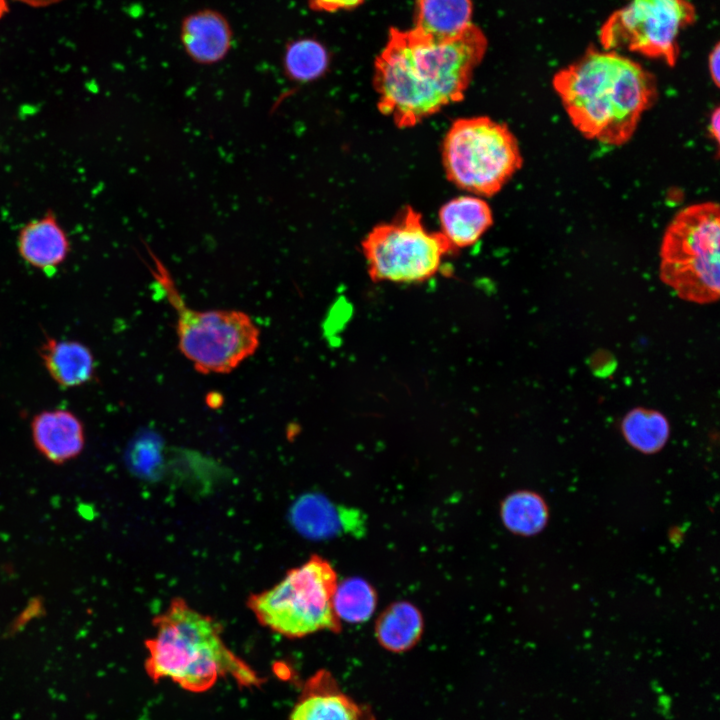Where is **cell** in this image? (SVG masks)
<instances>
[{"mask_svg": "<svg viewBox=\"0 0 720 720\" xmlns=\"http://www.w3.org/2000/svg\"><path fill=\"white\" fill-rule=\"evenodd\" d=\"M488 47L470 24L455 37L437 40L415 28H391L374 63L378 109L399 128H410L461 101Z\"/></svg>", "mask_w": 720, "mask_h": 720, "instance_id": "1", "label": "cell"}, {"mask_svg": "<svg viewBox=\"0 0 720 720\" xmlns=\"http://www.w3.org/2000/svg\"><path fill=\"white\" fill-rule=\"evenodd\" d=\"M552 85L573 126L606 145L627 143L658 96L657 80L638 62L594 46L554 74Z\"/></svg>", "mask_w": 720, "mask_h": 720, "instance_id": "2", "label": "cell"}, {"mask_svg": "<svg viewBox=\"0 0 720 720\" xmlns=\"http://www.w3.org/2000/svg\"><path fill=\"white\" fill-rule=\"evenodd\" d=\"M155 634L146 641L145 670L153 681L169 679L191 692L210 689L219 677L231 676L241 686L262 679L225 644L219 624L210 616L175 599L154 619Z\"/></svg>", "mask_w": 720, "mask_h": 720, "instance_id": "3", "label": "cell"}, {"mask_svg": "<svg viewBox=\"0 0 720 720\" xmlns=\"http://www.w3.org/2000/svg\"><path fill=\"white\" fill-rule=\"evenodd\" d=\"M720 208L700 202L681 209L660 246V279L683 300L709 304L720 295Z\"/></svg>", "mask_w": 720, "mask_h": 720, "instance_id": "4", "label": "cell"}, {"mask_svg": "<svg viewBox=\"0 0 720 720\" xmlns=\"http://www.w3.org/2000/svg\"><path fill=\"white\" fill-rule=\"evenodd\" d=\"M151 269L177 311L178 346L201 373H228L255 353L260 332L253 320L237 310L198 311L189 308L161 261L149 251Z\"/></svg>", "mask_w": 720, "mask_h": 720, "instance_id": "5", "label": "cell"}, {"mask_svg": "<svg viewBox=\"0 0 720 720\" xmlns=\"http://www.w3.org/2000/svg\"><path fill=\"white\" fill-rule=\"evenodd\" d=\"M337 583L331 564L314 555L270 589L253 595L248 604L263 626L288 638L339 632L341 621L333 606Z\"/></svg>", "mask_w": 720, "mask_h": 720, "instance_id": "6", "label": "cell"}, {"mask_svg": "<svg viewBox=\"0 0 720 720\" xmlns=\"http://www.w3.org/2000/svg\"><path fill=\"white\" fill-rule=\"evenodd\" d=\"M447 179L474 195L498 193L521 168L519 143L505 123L488 116L455 120L442 143Z\"/></svg>", "mask_w": 720, "mask_h": 720, "instance_id": "7", "label": "cell"}, {"mask_svg": "<svg viewBox=\"0 0 720 720\" xmlns=\"http://www.w3.org/2000/svg\"><path fill=\"white\" fill-rule=\"evenodd\" d=\"M361 245L374 281L402 284L432 278L455 250L440 231H429L421 214L410 206L392 222L375 226Z\"/></svg>", "mask_w": 720, "mask_h": 720, "instance_id": "8", "label": "cell"}, {"mask_svg": "<svg viewBox=\"0 0 720 720\" xmlns=\"http://www.w3.org/2000/svg\"><path fill=\"white\" fill-rule=\"evenodd\" d=\"M695 21L696 8L689 0H629L604 21L599 41L604 50H626L673 67L681 32Z\"/></svg>", "mask_w": 720, "mask_h": 720, "instance_id": "9", "label": "cell"}, {"mask_svg": "<svg viewBox=\"0 0 720 720\" xmlns=\"http://www.w3.org/2000/svg\"><path fill=\"white\" fill-rule=\"evenodd\" d=\"M289 720H376L372 710L346 694L327 670L304 683Z\"/></svg>", "mask_w": 720, "mask_h": 720, "instance_id": "10", "label": "cell"}, {"mask_svg": "<svg viewBox=\"0 0 720 720\" xmlns=\"http://www.w3.org/2000/svg\"><path fill=\"white\" fill-rule=\"evenodd\" d=\"M179 40L192 62L211 66L222 62L230 54L234 31L224 13L205 7L193 10L182 18Z\"/></svg>", "mask_w": 720, "mask_h": 720, "instance_id": "11", "label": "cell"}, {"mask_svg": "<svg viewBox=\"0 0 720 720\" xmlns=\"http://www.w3.org/2000/svg\"><path fill=\"white\" fill-rule=\"evenodd\" d=\"M32 441L49 462L64 464L78 457L85 447L82 421L67 409L43 410L31 421Z\"/></svg>", "mask_w": 720, "mask_h": 720, "instance_id": "12", "label": "cell"}, {"mask_svg": "<svg viewBox=\"0 0 720 720\" xmlns=\"http://www.w3.org/2000/svg\"><path fill=\"white\" fill-rule=\"evenodd\" d=\"M17 250L28 265L49 275L66 261L71 243L56 214L47 210L21 227Z\"/></svg>", "mask_w": 720, "mask_h": 720, "instance_id": "13", "label": "cell"}, {"mask_svg": "<svg viewBox=\"0 0 720 720\" xmlns=\"http://www.w3.org/2000/svg\"><path fill=\"white\" fill-rule=\"evenodd\" d=\"M38 354L49 376L63 388L87 384L95 375L93 353L79 341L60 340L46 335Z\"/></svg>", "mask_w": 720, "mask_h": 720, "instance_id": "14", "label": "cell"}, {"mask_svg": "<svg viewBox=\"0 0 720 720\" xmlns=\"http://www.w3.org/2000/svg\"><path fill=\"white\" fill-rule=\"evenodd\" d=\"M441 233L454 249L475 244L493 224V214L478 196H460L445 203L439 211Z\"/></svg>", "mask_w": 720, "mask_h": 720, "instance_id": "15", "label": "cell"}, {"mask_svg": "<svg viewBox=\"0 0 720 720\" xmlns=\"http://www.w3.org/2000/svg\"><path fill=\"white\" fill-rule=\"evenodd\" d=\"M423 630L424 621L419 609L408 601H396L378 616L375 637L384 649L402 653L419 642Z\"/></svg>", "mask_w": 720, "mask_h": 720, "instance_id": "16", "label": "cell"}, {"mask_svg": "<svg viewBox=\"0 0 720 720\" xmlns=\"http://www.w3.org/2000/svg\"><path fill=\"white\" fill-rule=\"evenodd\" d=\"M472 0H416L415 28L437 40L452 38L472 24Z\"/></svg>", "mask_w": 720, "mask_h": 720, "instance_id": "17", "label": "cell"}, {"mask_svg": "<svg viewBox=\"0 0 720 720\" xmlns=\"http://www.w3.org/2000/svg\"><path fill=\"white\" fill-rule=\"evenodd\" d=\"M500 518L511 533L530 537L540 533L549 520V507L539 493L517 490L507 495L500 505Z\"/></svg>", "mask_w": 720, "mask_h": 720, "instance_id": "18", "label": "cell"}, {"mask_svg": "<svg viewBox=\"0 0 720 720\" xmlns=\"http://www.w3.org/2000/svg\"><path fill=\"white\" fill-rule=\"evenodd\" d=\"M330 56L326 47L312 37H300L286 43L281 66L292 83L307 84L320 79L328 70Z\"/></svg>", "mask_w": 720, "mask_h": 720, "instance_id": "19", "label": "cell"}, {"mask_svg": "<svg viewBox=\"0 0 720 720\" xmlns=\"http://www.w3.org/2000/svg\"><path fill=\"white\" fill-rule=\"evenodd\" d=\"M621 432L633 449L643 454H655L666 445L670 425L659 411L637 407L623 417Z\"/></svg>", "mask_w": 720, "mask_h": 720, "instance_id": "20", "label": "cell"}, {"mask_svg": "<svg viewBox=\"0 0 720 720\" xmlns=\"http://www.w3.org/2000/svg\"><path fill=\"white\" fill-rule=\"evenodd\" d=\"M297 519L302 529L313 536H329L359 529L360 515L353 509H338L319 497H310L300 503Z\"/></svg>", "mask_w": 720, "mask_h": 720, "instance_id": "21", "label": "cell"}, {"mask_svg": "<svg viewBox=\"0 0 720 720\" xmlns=\"http://www.w3.org/2000/svg\"><path fill=\"white\" fill-rule=\"evenodd\" d=\"M376 604V591L363 578L350 577L337 583L333 606L340 621L363 623L373 615Z\"/></svg>", "mask_w": 720, "mask_h": 720, "instance_id": "22", "label": "cell"}, {"mask_svg": "<svg viewBox=\"0 0 720 720\" xmlns=\"http://www.w3.org/2000/svg\"><path fill=\"white\" fill-rule=\"evenodd\" d=\"M365 0H307L308 7L315 12L335 13L351 10L360 6Z\"/></svg>", "mask_w": 720, "mask_h": 720, "instance_id": "23", "label": "cell"}, {"mask_svg": "<svg viewBox=\"0 0 720 720\" xmlns=\"http://www.w3.org/2000/svg\"><path fill=\"white\" fill-rule=\"evenodd\" d=\"M708 70L712 82L718 88L720 86V44L717 42L708 56Z\"/></svg>", "mask_w": 720, "mask_h": 720, "instance_id": "24", "label": "cell"}, {"mask_svg": "<svg viewBox=\"0 0 720 720\" xmlns=\"http://www.w3.org/2000/svg\"><path fill=\"white\" fill-rule=\"evenodd\" d=\"M710 136L719 144L720 141V108L717 106L711 113L708 123Z\"/></svg>", "mask_w": 720, "mask_h": 720, "instance_id": "25", "label": "cell"}, {"mask_svg": "<svg viewBox=\"0 0 720 720\" xmlns=\"http://www.w3.org/2000/svg\"><path fill=\"white\" fill-rule=\"evenodd\" d=\"M34 8H43L57 4L63 0H15Z\"/></svg>", "mask_w": 720, "mask_h": 720, "instance_id": "26", "label": "cell"}, {"mask_svg": "<svg viewBox=\"0 0 720 720\" xmlns=\"http://www.w3.org/2000/svg\"><path fill=\"white\" fill-rule=\"evenodd\" d=\"M8 12V3L6 0H0V18Z\"/></svg>", "mask_w": 720, "mask_h": 720, "instance_id": "27", "label": "cell"}]
</instances>
